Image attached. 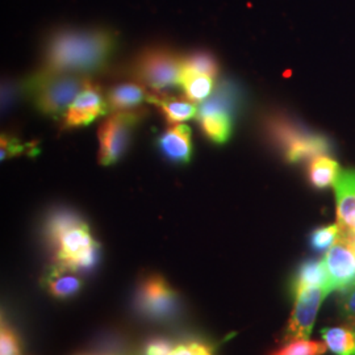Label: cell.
<instances>
[{
    "label": "cell",
    "instance_id": "obj_1",
    "mask_svg": "<svg viewBox=\"0 0 355 355\" xmlns=\"http://www.w3.org/2000/svg\"><path fill=\"white\" fill-rule=\"evenodd\" d=\"M116 37L105 29H62L48 41L42 66L33 76H89L101 73L111 61Z\"/></svg>",
    "mask_w": 355,
    "mask_h": 355
},
{
    "label": "cell",
    "instance_id": "obj_2",
    "mask_svg": "<svg viewBox=\"0 0 355 355\" xmlns=\"http://www.w3.org/2000/svg\"><path fill=\"white\" fill-rule=\"evenodd\" d=\"M46 233L55 253V263L76 272L96 265L101 245L89 227L70 211H58L49 217Z\"/></svg>",
    "mask_w": 355,
    "mask_h": 355
},
{
    "label": "cell",
    "instance_id": "obj_3",
    "mask_svg": "<svg viewBox=\"0 0 355 355\" xmlns=\"http://www.w3.org/2000/svg\"><path fill=\"white\" fill-rule=\"evenodd\" d=\"M266 129L271 141L291 164L329 155L331 152V144L325 136L312 133L282 114L268 117Z\"/></svg>",
    "mask_w": 355,
    "mask_h": 355
},
{
    "label": "cell",
    "instance_id": "obj_4",
    "mask_svg": "<svg viewBox=\"0 0 355 355\" xmlns=\"http://www.w3.org/2000/svg\"><path fill=\"white\" fill-rule=\"evenodd\" d=\"M89 82V76L73 74L44 78L32 76L26 80V89L32 94L33 102L40 112L54 117H64Z\"/></svg>",
    "mask_w": 355,
    "mask_h": 355
},
{
    "label": "cell",
    "instance_id": "obj_5",
    "mask_svg": "<svg viewBox=\"0 0 355 355\" xmlns=\"http://www.w3.org/2000/svg\"><path fill=\"white\" fill-rule=\"evenodd\" d=\"M130 76L137 83L155 92L179 87L183 73V57L166 48L142 51L130 64Z\"/></svg>",
    "mask_w": 355,
    "mask_h": 355
},
{
    "label": "cell",
    "instance_id": "obj_6",
    "mask_svg": "<svg viewBox=\"0 0 355 355\" xmlns=\"http://www.w3.org/2000/svg\"><path fill=\"white\" fill-rule=\"evenodd\" d=\"M146 114V110L119 111L111 114L99 128V161L104 166L114 165L127 150L130 135Z\"/></svg>",
    "mask_w": 355,
    "mask_h": 355
},
{
    "label": "cell",
    "instance_id": "obj_7",
    "mask_svg": "<svg viewBox=\"0 0 355 355\" xmlns=\"http://www.w3.org/2000/svg\"><path fill=\"white\" fill-rule=\"evenodd\" d=\"M136 306L142 316L153 321H167L179 311L177 292L159 275H149L140 283Z\"/></svg>",
    "mask_w": 355,
    "mask_h": 355
},
{
    "label": "cell",
    "instance_id": "obj_8",
    "mask_svg": "<svg viewBox=\"0 0 355 355\" xmlns=\"http://www.w3.org/2000/svg\"><path fill=\"white\" fill-rule=\"evenodd\" d=\"M330 292H346L355 284V236L340 233L322 259Z\"/></svg>",
    "mask_w": 355,
    "mask_h": 355
},
{
    "label": "cell",
    "instance_id": "obj_9",
    "mask_svg": "<svg viewBox=\"0 0 355 355\" xmlns=\"http://www.w3.org/2000/svg\"><path fill=\"white\" fill-rule=\"evenodd\" d=\"M330 291L325 286L309 287L293 295L295 305L284 331V341L308 340L318 318V309Z\"/></svg>",
    "mask_w": 355,
    "mask_h": 355
},
{
    "label": "cell",
    "instance_id": "obj_10",
    "mask_svg": "<svg viewBox=\"0 0 355 355\" xmlns=\"http://www.w3.org/2000/svg\"><path fill=\"white\" fill-rule=\"evenodd\" d=\"M107 111L110 110L102 89L91 80L64 114V128L86 127L98 117L107 114Z\"/></svg>",
    "mask_w": 355,
    "mask_h": 355
},
{
    "label": "cell",
    "instance_id": "obj_11",
    "mask_svg": "<svg viewBox=\"0 0 355 355\" xmlns=\"http://www.w3.org/2000/svg\"><path fill=\"white\" fill-rule=\"evenodd\" d=\"M337 224L343 233L355 236V168L341 170L334 182Z\"/></svg>",
    "mask_w": 355,
    "mask_h": 355
},
{
    "label": "cell",
    "instance_id": "obj_12",
    "mask_svg": "<svg viewBox=\"0 0 355 355\" xmlns=\"http://www.w3.org/2000/svg\"><path fill=\"white\" fill-rule=\"evenodd\" d=\"M157 145L171 162L187 164L192 155L191 129L184 124H173L159 136Z\"/></svg>",
    "mask_w": 355,
    "mask_h": 355
},
{
    "label": "cell",
    "instance_id": "obj_13",
    "mask_svg": "<svg viewBox=\"0 0 355 355\" xmlns=\"http://www.w3.org/2000/svg\"><path fill=\"white\" fill-rule=\"evenodd\" d=\"M148 102L154 104L166 119L167 123L182 124L183 121L191 120L198 116V107L195 103L187 101L186 98L179 99L165 92H150Z\"/></svg>",
    "mask_w": 355,
    "mask_h": 355
},
{
    "label": "cell",
    "instance_id": "obj_14",
    "mask_svg": "<svg viewBox=\"0 0 355 355\" xmlns=\"http://www.w3.org/2000/svg\"><path fill=\"white\" fill-rule=\"evenodd\" d=\"M149 89L140 83H120L108 89L105 95V101L108 104V110L112 112L129 111L140 108L141 104L148 102Z\"/></svg>",
    "mask_w": 355,
    "mask_h": 355
},
{
    "label": "cell",
    "instance_id": "obj_15",
    "mask_svg": "<svg viewBox=\"0 0 355 355\" xmlns=\"http://www.w3.org/2000/svg\"><path fill=\"white\" fill-rule=\"evenodd\" d=\"M44 283L48 292L57 299L73 297L82 288V280L76 275V271L58 263L46 272Z\"/></svg>",
    "mask_w": 355,
    "mask_h": 355
},
{
    "label": "cell",
    "instance_id": "obj_16",
    "mask_svg": "<svg viewBox=\"0 0 355 355\" xmlns=\"http://www.w3.org/2000/svg\"><path fill=\"white\" fill-rule=\"evenodd\" d=\"M216 78L192 73L183 69L179 87L183 89L184 98L192 103L202 104L207 101L215 89Z\"/></svg>",
    "mask_w": 355,
    "mask_h": 355
},
{
    "label": "cell",
    "instance_id": "obj_17",
    "mask_svg": "<svg viewBox=\"0 0 355 355\" xmlns=\"http://www.w3.org/2000/svg\"><path fill=\"white\" fill-rule=\"evenodd\" d=\"M232 114L224 112H214L198 116V121L202 127L205 137L216 144H224L228 141L232 133Z\"/></svg>",
    "mask_w": 355,
    "mask_h": 355
},
{
    "label": "cell",
    "instance_id": "obj_18",
    "mask_svg": "<svg viewBox=\"0 0 355 355\" xmlns=\"http://www.w3.org/2000/svg\"><path fill=\"white\" fill-rule=\"evenodd\" d=\"M316 286H325L329 290L325 263L324 261H306L299 268V272L292 283V293L296 295L305 288Z\"/></svg>",
    "mask_w": 355,
    "mask_h": 355
},
{
    "label": "cell",
    "instance_id": "obj_19",
    "mask_svg": "<svg viewBox=\"0 0 355 355\" xmlns=\"http://www.w3.org/2000/svg\"><path fill=\"white\" fill-rule=\"evenodd\" d=\"M340 171L341 168L334 159L328 155H321L311 161L308 167V178L313 187L322 190L334 184Z\"/></svg>",
    "mask_w": 355,
    "mask_h": 355
},
{
    "label": "cell",
    "instance_id": "obj_20",
    "mask_svg": "<svg viewBox=\"0 0 355 355\" xmlns=\"http://www.w3.org/2000/svg\"><path fill=\"white\" fill-rule=\"evenodd\" d=\"M321 336L334 355H355V331L349 328H325Z\"/></svg>",
    "mask_w": 355,
    "mask_h": 355
},
{
    "label": "cell",
    "instance_id": "obj_21",
    "mask_svg": "<svg viewBox=\"0 0 355 355\" xmlns=\"http://www.w3.org/2000/svg\"><path fill=\"white\" fill-rule=\"evenodd\" d=\"M183 69L214 78H217L218 74V64L215 57L207 51H195L183 57Z\"/></svg>",
    "mask_w": 355,
    "mask_h": 355
},
{
    "label": "cell",
    "instance_id": "obj_22",
    "mask_svg": "<svg viewBox=\"0 0 355 355\" xmlns=\"http://www.w3.org/2000/svg\"><path fill=\"white\" fill-rule=\"evenodd\" d=\"M328 352L325 343L309 341V340H295L282 346L270 355H324Z\"/></svg>",
    "mask_w": 355,
    "mask_h": 355
},
{
    "label": "cell",
    "instance_id": "obj_23",
    "mask_svg": "<svg viewBox=\"0 0 355 355\" xmlns=\"http://www.w3.org/2000/svg\"><path fill=\"white\" fill-rule=\"evenodd\" d=\"M340 233H341V229L338 227V224L316 229L311 236V245L318 252L329 250L331 245L337 241Z\"/></svg>",
    "mask_w": 355,
    "mask_h": 355
},
{
    "label": "cell",
    "instance_id": "obj_24",
    "mask_svg": "<svg viewBox=\"0 0 355 355\" xmlns=\"http://www.w3.org/2000/svg\"><path fill=\"white\" fill-rule=\"evenodd\" d=\"M0 355H23L21 343L19 341L17 334L6 322L1 324Z\"/></svg>",
    "mask_w": 355,
    "mask_h": 355
},
{
    "label": "cell",
    "instance_id": "obj_25",
    "mask_svg": "<svg viewBox=\"0 0 355 355\" xmlns=\"http://www.w3.org/2000/svg\"><path fill=\"white\" fill-rule=\"evenodd\" d=\"M168 355H214V350L205 343H186L174 346Z\"/></svg>",
    "mask_w": 355,
    "mask_h": 355
},
{
    "label": "cell",
    "instance_id": "obj_26",
    "mask_svg": "<svg viewBox=\"0 0 355 355\" xmlns=\"http://www.w3.org/2000/svg\"><path fill=\"white\" fill-rule=\"evenodd\" d=\"M28 148H29L28 144L26 145L15 137H11L8 135H3L1 136V161L13 157L16 154L28 152Z\"/></svg>",
    "mask_w": 355,
    "mask_h": 355
},
{
    "label": "cell",
    "instance_id": "obj_27",
    "mask_svg": "<svg viewBox=\"0 0 355 355\" xmlns=\"http://www.w3.org/2000/svg\"><path fill=\"white\" fill-rule=\"evenodd\" d=\"M343 296L340 302V308H341V313L345 318H355V284L349 288L347 291L343 292Z\"/></svg>",
    "mask_w": 355,
    "mask_h": 355
},
{
    "label": "cell",
    "instance_id": "obj_28",
    "mask_svg": "<svg viewBox=\"0 0 355 355\" xmlns=\"http://www.w3.org/2000/svg\"><path fill=\"white\" fill-rule=\"evenodd\" d=\"M173 346L162 338L153 340L145 347V355H168Z\"/></svg>",
    "mask_w": 355,
    "mask_h": 355
},
{
    "label": "cell",
    "instance_id": "obj_29",
    "mask_svg": "<svg viewBox=\"0 0 355 355\" xmlns=\"http://www.w3.org/2000/svg\"><path fill=\"white\" fill-rule=\"evenodd\" d=\"M350 322H352V329L354 330L355 331V318H350Z\"/></svg>",
    "mask_w": 355,
    "mask_h": 355
}]
</instances>
